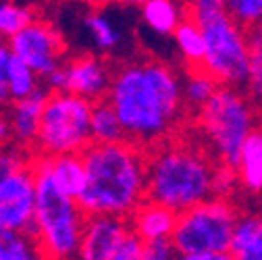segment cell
I'll return each mask as SVG.
<instances>
[{
  "instance_id": "1",
  "label": "cell",
  "mask_w": 262,
  "mask_h": 260,
  "mask_svg": "<svg viewBox=\"0 0 262 260\" xmlns=\"http://www.w3.org/2000/svg\"><path fill=\"white\" fill-rule=\"evenodd\" d=\"M106 100L121 119L127 142L146 150L167 142L185 115L181 75L156 58L121 64Z\"/></svg>"
},
{
  "instance_id": "2",
  "label": "cell",
  "mask_w": 262,
  "mask_h": 260,
  "mask_svg": "<svg viewBox=\"0 0 262 260\" xmlns=\"http://www.w3.org/2000/svg\"><path fill=\"white\" fill-rule=\"evenodd\" d=\"M85 187L77 198L88 216H117L129 221L148 200V152L121 144H92L83 154Z\"/></svg>"
},
{
  "instance_id": "3",
  "label": "cell",
  "mask_w": 262,
  "mask_h": 260,
  "mask_svg": "<svg viewBox=\"0 0 262 260\" xmlns=\"http://www.w3.org/2000/svg\"><path fill=\"white\" fill-rule=\"evenodd\" d=\"M216 160L185 142H162L148 152V200L181 214L214 198Z\"/></svg>"
},
{
  "instance_id": "4",
  "label": "cell",
  "mask_w": 262,
  "mask_h": 260,
  "mask_svg": "<svg viewBox=\"0 0 262 260\" xmlns=\"http://www.w3.org/2000/svg\"><path fill=\"white\" fill-rule=\"evenodd\" d=\"M202 138L216 165L235 169L239 152L258 127L256 104L239 88L221 85L212 98L195 113Z\"/></svg>"
},
{
  "instance_id": "5",
  "label": "cell",
  "mask_w": 262,
  "mask_h": 260,
  "mask_svg": "<svg viewBox=\"0 0 262 260\" xmlns=\"http://www.w3.org/2000/svg\"><path fill=\"white\" fill-rule=\"evenodd\" d=\"M38 185L34 235L48 260H77L88 214L79 202L62 193L50 175L31 160Z\"/></svg>"
},
{
  "instance_id": "6",
  "label": "cell",
  "mask_w": 262,
  "mask_h": 260,
  "mask_svg": "<svg viewBox=\"0 0 262 260\" xmlns=\"http://www.w3.org/2000/svg\"><path fill=\"white\" fill-rule=\"evenodd\" d=\"M92 109L94 104L69 92L48 94L40 134L36 140L38 154L64 156L83 154L92 142Z\"/></svg>"
},
{
  "instance_id": "7",
  "label": "cell",
  "mask_w": 262,
  "mask_h": 260,
  "mask_svg": "<svg viewBox=\"0 0 262 260\" xmlns=\"http://www.w3.org/2000/svg\"><path fill=\"white\" fill-rule=\"evenodd\" d=\"M206 40V56L202 71H206L219 85L246 88L250 73V42L248 31L229 13H219L195 21Z\"/></svg>"
},
{
  "instance_id": "8",
  "label": "cell",
  "mask_w": 262,
  "mask_h": 260,
  "mask_svg": "<svg viewBox=\"0 0 262 260\" xmlns=\"http://www.w3.org/2000/svg\"><path fill=\"white\" fill-rule=\"evenodd\" d=\"M242 210L231 200L210 198L177 216L173 246L177 254H225Z\"/></svg>"
},
{
  "instance_id": "9",
  "label": "cell",
  "mask_w": 262,
  "mask_h": 260,
  "mask_svg": "<svg viewBox=\"0 0 262 260\" xmlns=\"http://www.w3.org/2000/svg\"><path fill=\"white\" fill-rule=\"evenodd\" d=\"M38 185L36 175L27 167L0 173V229L34 233Z\"/></svg>"
},
{
  "instance_id": "10",
  "label": "cell",
  "mask_w": 262,
  "mask_h": 260,
  "mask_svg": "<svg viewBox=\"0 0 262 260\" xmlns=\"http://www.w3.org/2000/svg\"><path fill=\"white\" fill-rule=\"evenodd\" d=\"M9 46L13 56L21 58L40 77H48L67 60V44L60 31L42 19H36L31 25H27L9 42Z\"/></svg>"
},
{
  "instance_id": "11",
  "label": "cell",
  "mask_w": 262,
  "mask_h": 260,
  "mask_svg": "<svg viewBox=\"0 0 262 260\" xmlns=\"http://www.w3.org/2000/svg\"><path fill=\"white\" fill-rule=\"evenodd\" d=\"M67 77V92L96 104L108 98L115 71L111 64L96 54H77L62 64Z\"/></svg>"
},
{
  "instance_id": "12",
  "label": "cell",
  "mask_w": 262,
  "mask_h": 260,
  "mask_svg": "<svg viewBox=\"0 0 262 260\" xmlns=\"http://www.w3.org/2000/svg\"><path fill=\"white\" fill-rule=\"evenodd\" d=\"M131 233L129 221L117 216H88L77 260H108Z\"/></svg>"
},
{
  "instance_id": "13",
  "label": "cell",
  "mask_w": 262,
  "mask_h": 260,
  "mask_svg": "<svg viewBox=\"0 0 262 260\" xmlns=\"http://www.w3.org/2000/svg\"><path fill=\"white\" fill-rule=\"evenodd\" d=\"M48 90L40 88L29 98L15 100L7 106V117L11 125V136L21 148H36V140L40 134V123L44 115V106L48 100Z\"/></svg>"
},
{
  "instance_id": "14",
  "label": "cell",
  "mask_w": 262,
  "mask_h": 260,
  "mask_svg": "<svg viewBox=\"0 0 262 260\" xmlns=\"http://www.w3.org/2000/svg\"><path fill=\"white\" fill-rule=\"evenodd\" d=\"M177 212L171 208L146 200L129 219L131 233H136L144 244L171 240L177 227Z\"/></svg>"
},
{
  "instance_id": "15",
  "label": "cell",
  "mask_w": 262,
  "mask_h": 260,
  "mask_svg": "<svg viewBox=\"0 0 262 260\" xmlns=\"http://www.w3.org/2000/svg\"><path fill=\"white\" fill-rule=\"evenodd\" d=\"M40 169H44L54 185L71 198H79L85 187V165L81 154H64V156H34L31 158Z\"/></svg>"
},
{
  "instance_id": "16",
  "label": "cell",
  "mask_w": 262,
  "mask_h": 260,
  "mask_svg": "<svg viewBox=\"0 0 262 260\" xmlns=\"http://www.w3.org/2000/svg\"><path fill=\"white\" fill-rule=\"evenodd\" d=\"M239 189L248 196H262V125H258L246 140L237 165Z\"/></svg>"
},
{
  "instance_id": "17",
  "label": "cell",
  "mask_w": 262,
  "mask_h": 260,
  "mask_svg": "<svg viewBox=\"0 0 262 260\" xmlns=\"http://www.w3.org/2000/svg\"><path fill=\"white\" fill-rule=\"evenodd\" d=\"M235 260H262V214L260 210H244L235 223L231 248Z\"/></svg>"
},
{
  "instance_id": "18",
  "label": "cell",
  "mask_w": 262,
  "mask_h": 260,
  "mask_svg": "<svg viewBox=\"0 0 262 260\" xmlns=\"http://www.w3.org/2000/svg\"><path fill=\"white\" fill-rule=\"evenodd\" d=\"M185 19H189L185 0H150L142 7V21L158 36H173Z\"/></svg>"
},
{
  "instance_id": "19",
  "label": "cell",
  "mask_w": 262,
  "mask_h": 260,
  "mask_svg": "<svg viewBox=\"0 0 262 260\" xmlns=\"http://www.w3.org/2000/svg\"><path fill=\"white\" fill-rule=\"evenodd\" d=\"M173 40H175V46L181 58L187 64V71L202 69L204 56H206V40H204L200 25L193 19H185L173 34Z\"/></svg>"
},
{
  "instance_id": "20",
  "label": "cell",
  "mask_w": 262,
  "mask_h": 260,
  "mask_svg": "<svg viewBox=\"0 0 262 260\" xmlns=\"http://www.w3.org/2000/svg\"><path fill=\"white\" fill-rule=\"evenodd\" d=\"M92 142L102 146L127 142L121 119L108 100L96 102L92 109Z\"/></svg>"
},
{
  "instance_id": "21",
  "label": "cell",
  "mask_w": 262,
  "mask_h": 260,
  "mask_svg": "<svg viewBox=\"0 0 262 260\" xmlns=\"http://www.w3.org/2000/svg\"><path fill=\"white\" fill-rule=\"evenodd\" d=\"M0 258L3 260H48L34 233L0 229Z\"/></svg>"
},
{
  "instance_id": "22",
  "label": "cell",
  "mask_w": 262,
  "mask_h": 260,
  "mask_svg": "<svg viewBox=\"0 0 262 260\" xmlns=\"http://www.w3.org/2000/svg\"><path fill=\"white\" fill-rule=\"evenodd\" d=\"M221 85L202 69L195 71H187L185 79H183V100H185V109L198 113L212 96L216 94Z\"/></svg>"
},
{
  "instance_id": "23",
  "label": "cell",
  "mask_w": 262,
  "mask_h": 260,
  "mask_svg": "<svg viewBox=\"0 0 262 260\" xmlns=\"http://www.w3.org/2000/svg\"><path fill=\"white\" fill-rule=\"evenodd\" d=\"M246 31H248V42L252 50L246 94L256 106H262V21L248 27Z\"/></svg>"
},
{
  "instance_id": "24",
  "label": "cell",
  "mask_w": 262,
  "mask_h": 260,
  "mask_svg": "<svg viewBox=\"0 0 262 260\" xmlns=\"http://www.w3.org/2000/svg\"><path fill=\"white\" fill-rule=\"evenodd\" d=\"M85 29L94 46L100 52H113L121 44V31L119 27L104 15L102 11H92L85 15Z\"/></svg>"
},
{
  "instance_id": "25",
  "label": "cell",
  "mask_w": 262,
  "mask_h": 260,
  "mask_svg": "<svg viewBox=\"0 0 262 260\" xmlns=\"http://www.w3.org/2000/svg\"><path fill=\"white\" fill-rule=\"evenodd\" d=\"M38 73L27 67V64L17 58V56H11L9 60V69H7V83H9V94H11V102L15 100H23V98H29L31 94H36L42 85L38 81Z\"/></svg>"
},
{
  "instance_id": "26",
  "label": "cell",
  "mask_w": 262,
  "mask_h": 260,
  "mask_svg": "<svg viewBox=\"0 0 262 260\" xmlns=\"http://www.w3.org/2000/svg\"><path fill=\"white\" fill-rule=\"evenodd\" d=\"M36 21V13L15 0H0V40L11 42L17 34Z\"/></svg>"
},
{
  "instance_id": "27",
  "label": "cell",
  "mask_w": 262,
  "mask_h": 260,
  "mask_svg": "<svg viewBox=\"0 0 262 260\" xmlns=\"http://www.w3.org/2000/svg\"><path fill=\"white\" fill-rule=\"evenodd\" d=\"M227 13L248 29L262 21V0H227Z\"/></svg>"
},
{
  "instance_id": "28",
  "label": "cell",
  "mask_w": 262,
  "mask_h": 260,
  "mask_svg": "<svg viewBox=\"0 0 262 260\" xmlns=\"http://www.w3.org/2000/svg\"><path fill=\"white\" fill-rule=\"evenodd\" d=\"M237 189H239V181H237L235 169L225 167V165H216V171H214V185H212L214 198L233 200V193H235Z\"/></svg>"
},
{
  "instance_id": "29",
  "label": "cell",
  "mask_w": 262,
  "mask_h": 260,
  "mask_svg": "<svg viewBox=\"0 0 262 260\" xmlns=\"http://www.w3.org/2000/svg\"><path fill=\"white\" fill-rule=\"evenodd\" d=\"M185 5H187V15L193 21L227 13V0H185Z\"/></svg>"
},
{
  "instance_id": "30",
  "label": "cell",
  "mask_w": 262,
  "mask_h": 260,
  "mask_svg": "<svg viewBox=\"0 0 262 260\" xmlns=\"http://www.w3.org/2000/svg\"><path fill=\"white\" fill-rule=\"evenodd\" d=\"M177 250L171 240L162 242H148L142 248V258L140 260H177Z\"/></svg>"
},
{
  "instance_id": "31",
  "label": "cell",
  "mask_w": 262,
  "mask_h": 260,
  "mask_svg": "<svg viewBox=\"0 0 262 260\" xmlns=\"http://www.w3.org/2000/svg\"><path fill=\"white\" fill-rule=\"evenodd\" d=\"M13 52L9 42L0 40V109L11 104V94H9V83H7V69H9V60Z\"/></svg>"
},
{
  "instance_id": "32",
  "label": "cell",
  "mask_w": 262,
  "mask_h": 260,
  "mask_svg": "<svg viewBox=\"0 0 262 260\" xmlns=\"http://www.w3.org/2000/svg\"><path fill=\"white\" fill-rule=\"evenodd\" d=\"M142 248H144V242L136 233H129L125 237V242L119 246V250L108 260H140L142 258Z\"/></svg>"
},
{
  "instance_id": "33",
  "label": "cell",
  "mask_w": 262,
  "mask_h": 260,
  "mask_svg": "<svg viewBox=\"0 0 262 260\" xmlns=\"http://www.w3.org/2000/svg\"><path fill=\"white\" fill-rule=\"evenodd\" d=\"M177 260H235L229 252L225 254H179Z\"/></svg>"
},
{
  "instance_id": "34",
  "label": "cell",
  "mask_w": 262,
  "mask_h": 260,
  "mask_svg": "<svg viewBox=\"0 0 262 260\" xmlns=\"http://www.w3.org/2000/svg\"><path fill=\"white\" fill-rule=\"evenodd\" d=\"M11 125H9V117L5 111H0V146L7 144L11 140Z\"/></svg>"
},
{
  "instance_id": "35",
  "label": "cell",
  "mask_w": 262,
  "mask_h": 260,
  "mask_svg": "<svg viewBox=\"0 0 262 260\" xmlns=\"http://www.w3.org/2000/svg\"><path fill=\"white\" fill-rule=\"evenodd\" d=\"M113 3L125 5V7H144L146 3H150V0H113Z\"/></svg>"
},
{
  "instance_id": "36",
  "label": "cell",
  "mask_w": 262,
  "mask_h": 260,
  "mask_svg": "<svg viewBox=\"0 0 262 260\" xmlns=\"http://www.w3.org/2000/svg\"><path fill=\"white\" fill-rule=\"evenodd\" d=\"M260 214H262V200H260Z\"/></svg>"
},
{
  "instance_id": "37",
  "label": "cell",
  "mask_w": 262,
  "mask_h": 260,
  "mask_svg": "<svg viewBox=\"0 0 262 260\" xmlns=\"http://www.w3.org/2000/svg\"><path fill=\"white\" fill-rule=\"evenodd\" d=\"M0 260H3V258H0Z\"/></svg>"
}]
</instances>
